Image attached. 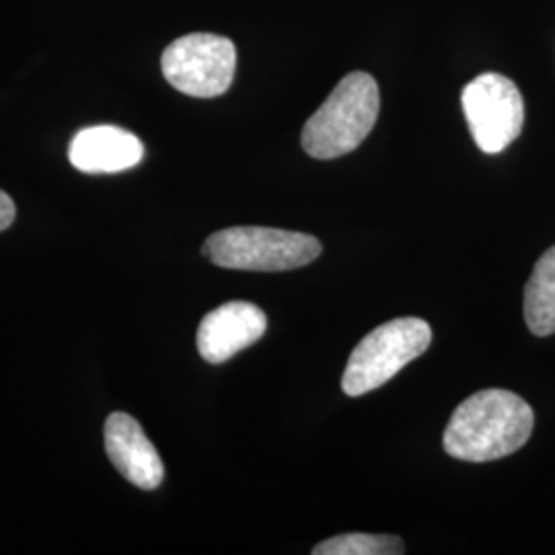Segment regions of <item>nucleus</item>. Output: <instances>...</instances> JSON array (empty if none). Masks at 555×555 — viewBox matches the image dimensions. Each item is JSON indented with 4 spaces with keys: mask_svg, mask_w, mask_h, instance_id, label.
<instances>
[{
    "mask_svg": "<svg viewBox=\"0 0 555 555\" xmlns=\"http://www.w3.org/2000/svg\"><path fill=\"white\" fill-rule=\"evenodd\" d=\"M202 254L227 270L288 272L321 256L319 238L270 227H233L206 238Z\"/></svg>",
    "mask_w": 555,
    "mask_h": 555,
    "instance_id": "3",
    "label": "nucleus"
},
{
    "mask_svg": "<svg viewBox=\"0 0 555 555\" xmlns=\"http://www.w3.org/2000/svg\"><path fill=\"white\" fill-rule=\"evenodd\" d=\"M268 330V318L258 305L231 300L202 319L198 350L210 364H222L241 350L254 346Z\"/></svg>",
    "mask_w": 555,
    "mask_h": 555,
    "instance_id": "7",
    "label": "nucleus"
},
{
    "mask_svg": "<svg viewBox=\"0 0 555 555\" xmlns=\"http://www.w3.org/2000/svg\"><path fill=\"white\" fill-rule=\"evenodd\" d=\"M430 341L433 330L424 319L399 318L383 323L354 348L341 377V391L348 397L375 391L422 357Z\"/></svg>",
    "mask_w": 555,
    "mask_h": 555,
    "instance_id": "4",
    "label": "nucleus"
},
{
    "mask_svg": "<svg viewBox=\"0 0 555 555\" xmlns=\"http://www.w3.org/2000/svg\"><path fill=\"white\" fill-rule=\"evenodd\" d=\"M237 50L229 38L217 34H190L167 46L160 68L179 93L210 100L229 91L235 79Z\"/></svg>",
    "mask_w": 555,
    "mask_h": 555,
    "instance_id": "5",
    "label": "nucleus"
},
{
    "mask_svg": "<svg viewBox=\"0 0 555 555\" xmlns=\"http://www.w3.org/2000/svg\"><path fill=\"white\" fill-rule=\"evenodd\" d=\"M533 426V410L522 397L506 389H483L456 405L442 444L459 461L488 463L522 449Z\"/></svg>",
    "mask_w": 555,
    "mask_h": 555,
    "instance_id": "1",
    "label": "nucleus"
},
{
    "mask_svg": "<svg viewBox=\"0 0 555 555\" xmlns=\"http://www.w3.org/2000/svg\"><path fill=\"white\" fill-rule=\"evenodd\" d=\"M525 321L531 334H555V245L539 261L525 288Z\"/></svg>",
    "mask_w": 555,
    "mask_h": 555,
    "instance_id": "10",
    "label": "nucleus"
},
{
    "mask_svg": "<svg viewBox=\"0 0 555 555\" xmlns=\"http://www.w3.org/2000/svg\"><path fill=\"white\" fill-rule=\"evenodd\" d=\"M377 80L352 73L339 80L332 95L302 128V149L313 159H337L358 149L377 124Z\"/></svg>",
    "mask_w": 555,
    "mask_h": 555,
    "instance_id": "2",
    "label": "nucleus"
},
{
    "mask_svg": "<svg viewBox=\"0 0 555 555\" xmlns=\"http://www.w3.org/2000/svg\"><path fill=\"white\" fill-rule=\"evenodd\" d=\"M15 215H17L15 202H13V198H11L7 192L0 190V231L9 229V227L13 224Z\"/></svg>",
    "mask_w": 555,
    "mask_h": 555,
    "instance_id": "12",
    "label": "nucleus"
},
{
    "mask_svg": "<svg viewBox=\"0 0 555 555\" xmlns=\"http://www.w3.org/2000/svg\"><path fill=\"white\" fill-rule=\"evenodd\" d=\"M105 451L119 474L140 490H157L163 483V461L134 417L121 412L107 417Z\"/></svg>",
    "mask_w": 555,
    "mask_h": 555,
    "instance_id": "8",
    "label": "nucleus"
},
{
    "mask_svg": "<svg viewBox=\"0 0 555 555\" xmlns=\"http://www.w3.org/2000/svg\"><path fill=\"white\" fill-rule=\"evenodd\" d=\"M405 554L403 541L393 535L348 533L337 535L313 547V555H401Z\"/></svg>",
    "mask_w": 555,
    "mask_h": 555,
    "instance_id": "11",
    "label": "nucleus"
},
{
    "mask_svg": "<svg viewBox=\"0 0 555 555\" xmlns=\"http://www.w3.org/2000/svg\"><path fill=\"white\" fill-rule=\"evenodd\" d=\"M144 157L139 137L118 126L85 128L70 142L68 159L82 173H119Z\"/></svg>",
    "mask_w": 555,
    "mask_h": 555,
    "instance_id": "9",
    "label": "nucleus"
},
{
    "mask_svg": "<svg viewBox=\"0 0 555 555\" xmlns=\"http://www.w3.org/2000/svg\"><path fill=\"white\" fill-rule=\"evenodd\" d=\"M461 103L472 137L483 153H502L518 139L525 124V103L508 77L479 75L463 89Z\"/></svg>",
    "mask_w": 555,
    "mask_h": 555,
    "instance_id": "6",
    "label": "nucleus"
}]
</instances>
